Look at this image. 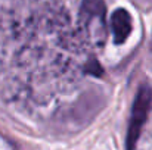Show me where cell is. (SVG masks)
<instances>
[{
	"mask_svg": "<svg viewBox=\"0 0 152 150\" xmlns=\"http://www.w3.org/2000/svg\"><path fill=\"white\" fill-rule=\"evenodd\" d=\"M111 27L115 44H123L133 30V21L130 13L126 9H117L111 16Z\"/></svg>",
	"mask_w": 152,
	"mask_h": 150,
	"instance_id": "2",
	"label": "cell"
},
{
	"mask_svg": "<svg viewBox=\"0 0 152 150\" xmlns=\"http://www.w3.org/2000/svg\"><path fill=\"white\" fill-rule=\"evenodd\" d=\"M152 103V91L149 87H142L134 99L133 103V110H132V118H130V125H129V133H127V150H134L137 140L140 137L142 128L146 122L149 107Z\"/></svg>",
	"mask_w": 152,
	"mask_h": 150,
	"instance_id": "1",
	"label": "cell"
},
{
	"mask_svg": "<svg viewBox=\"0 0 152 150\" xmlns=\"http://www.w3.org/2000/svg\"><path fill=\"white\" fill-rule=\"evenodd\" d=\"M83 12L90 15V18H93V16L103 18V13H105L103 0H84L83 1Z\"/></svg>",
	"mask_w": 152,
	"mask_h": 150,
	"instance_id": "3",
	"label": "cell"
}]
</instances>
